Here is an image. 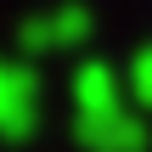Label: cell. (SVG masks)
Wrapping results in <instances>:
<instances>
[]
</instances>
